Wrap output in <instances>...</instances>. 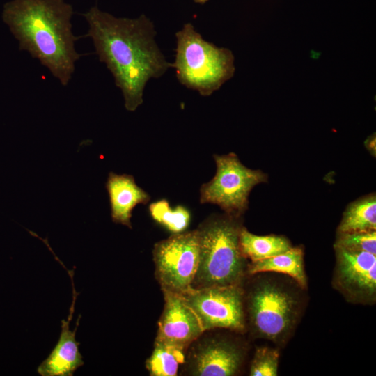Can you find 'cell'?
Listing matches in <instances>:
<instances>
[{
	"label": "cell",
	"instance_id": "1",
	"mask_svg": "<svg viewBox=\"0 0 376 376\" xmlns=\"http://www.w3.org/2000/svg\"><path fill=\"white\" fill-rule=\"evenodd\" d=\"M83 16L88 25L86 36L100 61L121 91L125 109L134 111L143 102L148 81L171 67L157 44L153 22L144 14L133 19L117 17L96 6Z\"/></svg>",
	"mask_w": 376,
	"mask_h": 376
},
{
	"label": "cell",
	"instance_id": "2",
	"mask_svg": "<svg viewBox=\"0 0 376 376\" xmlns=\"http://www.w3.org/2000/svg\"><path fill=\"white\" fill-rule=\"evenodd\" d=\"M73 13L65 0H12L2 12L19 49L37 59L63 86L71 81L81 57L75 48L79 37L72 32Z\"/></svg>",
	"mask_w": 376,
	"mask_h": 376
},
{
	"label": "cell",
	"instance_id": "3",
	"mask_svg": "<svg viewBox=\"0 0 376 376\" xmlns=\"http://www.w3.org/2000/svg\"><path fill=\"white\" fill-rule=\"evenodd\" d=\"M241 217L212 214L196 228L199 261L193 288L240 285L245 259L240 246Z\"/></svg>",
	"mask_w": 376,
	"mask_h": 376
},
{
	"label": "cell",
	"instance_id": "4",
	"mask_svg": "<svg viewBox=\"0 0 376 376\" xmlns=\"http://www.w3.org/2000/svg\"><path fill=\"white\" fill-rule=\"evenodd\" d=\"M175 61L171 68L178 81L202 96H209L234 75V56L225 47L204 40L194 25L186 23L176 32Z\"/></svg>",
	"mask_w": 376,
	"mask_h": 376
},
{
	"label": "cell",
	"instance_id": "5",
	"mask_svg": "<svg viewBox=\"0 0 376 376\" xmlns=\"http://www.w3.org/2000/svg\"><path fill=\"white\" fill-rule=\"evenodd\" d=\"M216 173L200 188V203L214 204L228 215L242 217L248 209L249 196L257 185L266 182L267 175L247 168L236 154L214 155Z\"/></svg>",
	"mask_w": 376,
	"mask_h": 376
},
{
	"label": "cell",
	"instance_id": "6",
	"mask_svg": "<svg viewBox=\"0 0 376 376\" xmlns=\"http://www.w3.org/2000/svg\"><path fill=\"white\" fill-rule=\"evenodd\" d=\"M152 253L155 276L163 292L181 295L192 288L199 261L196 229L157 242Z\"/></svg>",
	"mask_w": 376,
	"mask_h": 376
},
{
	"label": "cell",
	"instance_id": "7",
	"mask_svg": "<svg viewBox=\"0 0 376 376\" xmlns=\"http://www.w3.org/2000/svg\"><path fill=\"white\" fill-rule=\"evenodd\" d=\"M198 317L204 331L245 329L244 292L240 285L191 288L180 295Z\"/></svg>",
	"mask_w": 376,
	"mask_h": 376
},
{
	"label": "cell",
	"instance_id": "8",
	"mask_svg": "<svg viewBox=\"0 0 376 376\" xmlns=\"http://www.w3.org/2000/svg\"><path fill=\"white\" fill-rule=\"evenodd\" d=\"M293 297L279 285L262 282L248 296V313L254 331L272 340L284 336L295 318Z\"/></svg>",
	"mask_w": 376,
	"mask_h": 376
},
{
	"label": "cell",
	"instance_id": "9",
	"mask_svg": "<svg viewBox=\"0 0 376 376\" xmlns=\"http://www.w3.org/2000/svg\"><path fill=\"white\" fill-rule=\"evenodd\" d=\"M336 280L340 290L352 298L373 299L376 292V255L334 246Z\"/></svg>",
	"mask_w": 376,
	"mask_h": 376
},
{
	"label": "cell",
	"instance_id": "10",
	"mask_svg": "<svg viewBox=\"0 0 376 376\" xmlns=\"http://www.w3.org/2000/svg\"><path fill=\"white\" fill-rule=\"evenodd\" d=\"M163 293L164 306L155 341L186 350L205 331L195 313L180 295Z\"/></svg>",
	"mask_w": 376,
	"mask_h": 376
},
{
	"label": "cell",
	"instance_id": "11",
	"mask_svg": "<svg viewBox=\"0 0 376 376\" xmlns=\"http://www.w3.org/2000/svg\"><path fill=\"white\" fill-rule=\"evenodd\" d=\"M189 373L197 376H230L242 363V352L234 344L220 339L207 338L191 348Z\"/></svg>",
	"mask_w": 376,
	"mask_h": 376
},
{
	"label": "cell",
	"instance_id": "12",
	"mask_svg": "<svg viewBox=\"0 0 376 376\" xmlns=\"http://www.w3.org/2000/svg\"><path fill=\"white\" fill-rule=\"evenodd\" d=\"M72 287V301L67 320H61V331L58 340L49 356L38 366L37 372L42 376H72L84 363L79 352V343L76 340V332L81 315H79L77 324L72 331L70 323L72 319L75 304L79 295L75 289L73 271H68Z\"/></svg>",
	"mask_w": 376,
	"mask_h": 376
},
{
	"label": "cell",
	"instance_id": "13",
	"mask_svg": "<svg viewBox=\"0 0 376 376\" xmlns=\"http://www.w3.org/2000/svg\"><path fill=\"white\" fill-rule=\"evenodd\" d=\"M105 187L107 190L113 222L132 228L131 218L134 208L139 204H147L150 195L139 187L132 175L109 172Z\"/></svg>",
	"mask_w": 376,
	"mask_h": 376
},
{
	"label": "cell",
	"instance_id": "14",
	"mask_svg": "<svg viewBox=\"0 0 376 376\" xmlns=\"http://www.w3.org/2000/svg\"><path fill=\"white\" fill-rule=\"evenodd\" d=\"M303 251L299 247L263 260L251 262L248 265V273L255 274L264 272H273L288 274L303 288L306 287V278L304 269Z\"/></svg>",
	"mask_w": 376,
	"mask_h": 376
},
{
	"label": "cell",
	"instance_id": "15",
	"mask_svg": "<svg viewBox=\"0 0 376 376\" xmlns=\"http://www.w3.org/2000/svg\"><path fill=\"white\" fill-rule=\"evenodd\" d=\"M376 229V196L366 195L350 203L338 227V233Z\"/></svg>",
	"mask_w": 376,
	"mask_h": 376
},
{
	"label": "cell",
	"instance_id": "16",
	"mask_svg": "<svg viewBox=\"0 0 376 376\" xmlns=\"http://www.w3.org/2000/svg\"><path fill=\"white\" fill-rule=\"evenodd\" d=\"M240 246L244 258L251 262L274 256L292 248L288 240L283 236L256 235L244 227L240 233Z\"/></svg>",
	"mask_w": 376,
	"mask_h": 376
},
{
	"label": "cell",
	"instance_id": "17",
	"mask_svg": "<svg viewBox=\"0 0 376 376\" xmlns=\"http://www.w3.org/2000/svg\"><path fill=\"white\" fill-rule=\"evenodd\" d=\"M185 350L155 341L154 350L146 361V368L152 376H175L179 366L185 361Z\"/></svg>",
	"mask_w": 376,
	"mask_h": 376
},
{
	"label": "cell",
	"instance_id": "18",
	"mask_svg": "<svg viewBox=\"0 0 376 376\" xmlns=\"http://www.w3.org/2000/svg\"><path fill=\"white\" fill-rule=\"evenodd\" d=\"M152 218L173 234L185 231L191 219L189 211L183 205L171 208L166 199L153 202L149 205Z\"/></svg>",
	"mask_w": 376,
	"mask_h": 376
},
{
	"label": "cell",
	"instance_id": "19",
	"mask_svg": "<svg viewBox=\"0 0 376 376\" xmlns=\"http://www.w3.org/2000/svg\"><path fill=\"white\" fill-rule=\"evenodd\" d=\"M334 246L376 255V232L371 230L338 233Z\"/></svg>",
	"mask_w": 376,
	"mask_h": 376
},
{
	"label": "cell",
	"instance_id": "20",
	"mask_svg": "<svg viewBox=\"0 0 376 376\" xmlns=\"http://www.w3.org/2000/svg\"><path fill=\"white\" fill-rule=\"evenodd\" d=\"M279 358V354L276 350L269 347L257 349L250 366V375H277Z\"/></svg>",
	"mask_w": 376,
	"mask_h": 376
},
{
	"label": "cell",
	"instance_id": "21",
	"mask_svg": "<svg viewBox=\"0 0 376 376\" xmlns=\"http://www.w3.org/2000/svg\"><path fill=\"white\" fill-rule=\"evenodd\" d=\"M367 141H368L366 143L367 148L368 150H371L372 151L373 150V149H374V150H375V147H373V146H375V137H374V139L370 138V139H367Z\"/></svg>",
	"mask_w": 376,
	"mask_h": 376
},
{
	"label": "cell",
	"instance_id": "22",
	"mask_svg": "<svg viewBox=\"0 0 376 376\" xmlns=\"http://www.w3.org/2000/svg\"><path fill=\"white\" fill-rule=\"evenodd\" d=\"M195 3L199 4H204L207 2L209 0H193Z\"/></svg>",
	"mask_w": 376,
	"mask_h": 376
}]
</instances>
